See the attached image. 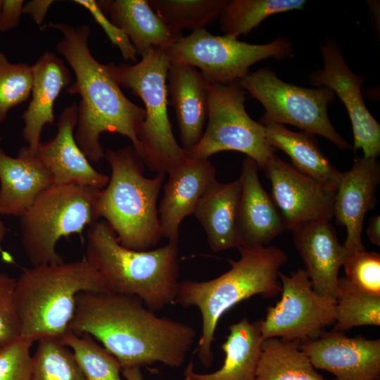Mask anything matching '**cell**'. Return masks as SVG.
I'll list each match as a JSON object with an SVG mask.
<instances>
[{"label": "cell", "instance_id": "cell-1", "mask_svg": "<svg viewBox=\"0 0 380 380\" xmlns=\"http://www.w3.org/2000/svg\"><path fill=\"white\" fill-rule=\"evenodd\" d=\"M69 330L101 342L122 369L158 362L179 367L196 336L192 327L157 316L137 296L103 291L77 296Z\"/></svg>", "mask_w": 380, "mask_h": 380}, {"label": "cell", "instance_id": "cell-2", "mask_svg": "<svg viewBox=\"0 0 380 380\" xmlns=\"http://www.w3.org/2000/svg\"><path fill=\"white\" fill-rule=\"evenodd\" d=\"M45 28L62 33L63 38L56 49L75 76V81L66 92L80 96L75 139L81 151L89 162L99 163L104 158L100 137L108 132L128 138L141 156L138 132L145 118V110L123 94L113 63L102 64L91 54L89 47L90 27L50 23L44 25Z\"/></svg>", "mask_w": 380, "mask_h": 380}, {"label": "cell", "instance_id": "cell-3", "mask_svg": "<svg viewBox=\"0 0 380 380\" xmlns=\"http://www.w3.org/2000/svg\"><path fill=\"white\" fill-rule=\"evenodd\" d=\"M240 258L229 259L231 268L208 281L179 282L175 303L183 308L196 307L202 319L198 341V357L205 367L213 362L212 345L221 317L243 300L260 295L271 298L281 291L279 269L288 260L286 253L274 246L239 247Z\"/></svg>", "mask_w": 380, "mask_h": 380}, {"label": "cell", "instance_id": "cell-4", "mask_svg": "<svg viewBox=\"0 0 380 380\" xmlns=\"http://www.w3.org/2000/svg\"><path fill=\"white\" fill-rule=\"evenodd\" d=\"M178 244L153 250L122 246L105 220L87 230L84 259L101 274L108 292L134 296L153 312L174 304L179 285Z\"/></svg>", "mask_w": 380, "mask_h": 380}, {"label": "cell", "instance_id": "cell-5", "mask_svg": "<svg viewBox=\"0 0 380 380\" xmlns=\"http://www.w3.org/2000/svg\"><path fill=\"white\" fill-rule=\"evenodd\" d=\"M108 292L101 274L85 260L32 266L16 279L20 336L33 342L61 338L69 330L77 296Z\"/></svg>", "mask_w": 380, "mask_h": 380}, {"label": "cell", "instance_id": "cell-6", "mask_svg": "<svg viewBox=\"0 0 380 380\" xmlns=\"http://www.w3.org/2000/svg\"><path fill=\"white\" fill-rule=\"evenodd\" d=\"M104 158L111 175L101 190L98 216L105 219L122 246L148 251L163 237L157 201L165 175L144 176V163L132 146L108 148Z\"/></svg>", "mask_w": 380, "mask_h": 380}, {"label": "cell", "instance_id": "cell-7", "mask_svg": "<svg viewBox=\"0 0 380 380\" xmlns=\"http://www.w3.org/2000/svg\"><path fill=\"white\" fill-rule=\"evenodd\" d=\"M170 64L165 49L151 50L134 65L113 63L120 86L139 97L145 106V118L138 132L143 162L149 170L163 175L187 157L174 136L168 116Z\"/></svg>", "mask_w": 380, "mask_h": 380}, {"label": "cell", "instance_id": "cell-8", "mask_svg": "<svg viewBox=\"0 0 380 380\" xmlns=\"http://www.w3.org/2000/svg\"><path fill=\"white\" fill-rule=\"evenodd\" d=\"M101 189L54 184L44 190L20 217L21 241L32 266L63 262L56 252L62 237L81 233L99 220Z\"/></svg>", "mask_w": 380, "mask_h": 380}, {"label": "cell", "instance_id": "cell-9", "mask_svg": "<svg viewBox=\"0 0 380 380\" xmlns=\"http://www.w3.org/2000/svg\"><path fill=\"white\" fill-rule=\"evenodd\" d=\"M240 83L265 108L261 121L291 125L319 135L341 150L351 148L329 120L328 106L335 100V94L331 89L324 87L306 88L286 82L268 68L249 72Z\"/></svg>", "mask_w": 380, "mask_h": 380}, {"label": "cell", "instance_id": "cell-10", "mask_svg": "<svg viewBox=\"0 0 380 380\" xmlns=\"http://www.w3.org/2000/svg\"><path fill=\"white\" fill-rule=\"evenodd\" d=\"M293 44L285 37L263 44H252L205 29L192 31L165 49L170 63L198 68L209 84L240 81L255 63L274 58L293 56Z\"/></svg>", "mask_w": 380, "mask_h": 380}, {"label": "cell", "instance_id": "cell-11", "mask_svg": "<svg viewBox=\"0 0 380 380\" xmlns=\"http://www.w3.org/2000/svg\"><path fill=\"white\" fill-rule=\"evenodd\" d=\"M246 91L240 81L209 84L207 127L198 146L187 156L208 160L222 151H237L264 170L275 149L266 139L264 126L245 108Z\"/></svg>", "mask_w": 380, "mask_h": 380}, {"label": "cell", "instance_id": "cell-12", "mask_svg": "<svg viewBox=\"0 0 380 380\" xmlns=\"http://www.w3.org/2000/svg\"><path fill=\"white\" fill-rule=\"evenodd\" d=\"M281 298L260 320L263 339L272 337L303 341L315 338L335 323L336 299L318 294L303 268L290 276L279 272Z\"/></svg>", "mask_w": 380, "mask_h": 380}, {"label": "cell", "instance_id": "cell-13", "mask_svg": "<svg viewBox=\"0 0 380 380\" xmlns=\"http://www.w3.org/2000/svg\"><path fill=\"white\" fill-rule=\"evenodd\" d=\"M324 66L312 72L309 80L316 87L331 89L342 101L351 122L354 150L363 157L377 158L380 154V125L366 106L361 91L366 77L353 72L338 45L328 39L320 44Z\"/></svg>", "mask_w": 380, "mask_h": 380}, {"label": "cell", "instance_id": "cell-14", "mask_svg": "<svg viewBox=\"0 0 380 380\" xmlns=\"http://www.w3.org/2000/svg\"><path fill=\"white\" fill-rule=\"evenodd\" d=\"M264 170L271 183L272 198L286 229L293 231L308 223L329 221L333 217L336 192L276 154Z\"/></svg>", "mask_w": 380, "mask_h": 380}, {"label": "cell", "instance_id": "cell-15", "mask_svg": "<svg viewBox=\"0 0 380 380\" xmlns=\"http://www.w3.org/2000/svg\"><path fill=\"white\" fill-rule=\"evenodd\" d=\"M300 349L315 368L334 380H377L380 374V339L349 337L332 330L300 341Z\"/></svg>", "mask_w": 380, "mask_h": 380}, {"label": "cell", "instance_id": "cell-16", "mask_svg": "<svg viewBox=\"0 0 380 380\" xmlns=\"http://www.w3.org/2000/svg\"><path fill=\"white\" fill-rule=\"evenodd\" d=\"M379 181L377 158H357L349 170L341 172L334 197L333 217L346 229L347 236L343 245L346 255L365 250L362 239L364 219L376 205Z\"/></svg>", "mask_w": 380, "mask_h": 380}, {"label": "cell", "instance_id": "cell-17", "mask_svg": "<svg viewBox=\"0 0 380 380\" xmlns=\"http://www.w3.org/2000/svg\"><path fill=\"white\" fill-rule=\"evenodd\" d=\"M77 105L73 103L61 113L56 136L41 143L35 153L51 173L54 184H77L103 189L110 177L96 171L80 148L74 130Z\"/></svg>", "mask_w": 380, "mask_h": 380}, {"label": "cell", "instance_id": "cell-18", "mask_svg": "<svg viewBox=\"0 0 380 380\" xmlns=\"http://www.w3.org/2000/svg\"><path fill=\"white\" fill-rule=\"evenodd\" d=\"M168 175L158 217L163 237L178 244L180 224L194 214L198 201L216 180L215 168L208 159L187 156Z\"/></svg>", "mask_w": 380, "mask_h": 380}, {"label": "cell", "instance_id": "cell-19", "mask_svg": "<svg viewBox=\"0 0 380 380\" xmlns=\"http://www.w3.org/2000/svg\"><path fill=\"white\" fill-rule=\"evenodd\" d=\"M291 232L312 289L319 295L335 299L338 272L346 253L334 227L329 220H319Z\"/></svg>", "mask_w": 380, "mask_h": 380}, {"label": "cell", "instance_id": "cell-20", "mask_svg": "<svg viewBox=\"0 0 380 380\" xmlns=\"http://www.w3.org/2000/svg\"><path fill=\"white\" fill-rule=\"evenodd\" d=\"M256 162L246 156L239 177L238 209L240 247L264 246L280 234L285 225L272 198L263 189Z\"/></svg>", "mask_w": 380, "mask_h": 380}, {"label": "cell", "instance_id": "cell-21", "mask_svg": "<svg viewBox=\"0 0 380 380\" xmlns=\"http://www.w3.org/2000/svg\"><path fill=\"white\" fill-rule=\"evenodd\" d=\"M208 86L195 68L170 63L167 75L169 103L175 110L181 146L186 154L198 146L204 133L208 120Z\"/></svg>", "mask_w": 380, "mask_h": 380}, {"label": "cell", "instance_id": "cell-22", "mask_svg": "<svg viewBox=\"0 0 380 380\" xmlns=\"http://www.w3.org/2000/svg\"><path fill=\"white\" fill-rule=\"evenodd\" d=\"M31 101L23 114L22 134L32 153L41 144L44 127L52 125L54 103L61 91L71 84L69 69L63 61L50 51H45L32 65Z\"/></svg>", "mask_w": 380, "mask_h": 380}, {"label": "cell", "instance_id": "cell-23", "mask_svg": "<svg viewBox=\"0 0 380 380\" xmlns=\"http://www.w3.org/2000/svg\"><path fill=\"white\" fill-rule=\"evenodd\" d=\"M0 215L19 217L53 184L49 171L27 146L16 158L0 148Z\"/></svg>", "mask_w": 380, "mask_h": 380}, {"label": "cell", "instance_id": "cell-24", "mask_svg": "<svg viewBox=\"0 0 380 380\" xmlns=\"http://www.w3.org/2000/svg\"><path fill=\"white\" fill-rule=\"evenodd\" d=\"M240 193L239 179L229 183L216 179L198 201L194 214L214 252L241 246L238 225Z\"/></svg>", "mask_w": 380, "mask_h": 380}, {"label": "cell", "instance_id": "cell-25", "mask_svg": "<svg viewBox=\"0 0 380 380\" xmlns=\"http://www.w3.org/2000/svg\"><path fill=\"white\" fill-rule=\"evenodd\" d=\"M110 21L128 37L137 54L143 56L155 49H167L182 35L174 33L153 10L148 0L99 1Z\"/></svg>", "mask_w": 380, "mask_h": 380}, {"label": "cell", "instance_id": "cell-26", "mask_svg": "<svg viewBox=\"0 0 380 380\" xmlns=\"http://www.w3.org/2000/svg\"><path fill=\"white\" fill-rule=\"evenodd\" d=\"M228 328L229 334L221 346L225 355L221 368L198 374L194 372L191 360L184 372V380H255L264 340L260 320L243 318Z\"/></svg>", "mask_w": 380, "mask_h": 380}, {"label": "cell", "instance_id": "cell-27", "mask_svg": "<svg viewBox=\"0 0 380 380\" xmlns=\"http://www.w3.org/2000/svg\"><path fill=\"white\" fill-rule=\"evenodd\" d=\"M264 127L268 144L286 153L292 165L336 192L341 172L334 167L318 146L315 135L305 132H293L283 125L259 121Z\"/></svg>", "mask_w": 380, "mask_h": 380}, {"label": "cell", "instance_id": "cell-28", "mask_svg": "<svg viewBox=\"0 0 380 380\" xmlns=\"http://www.w3.org/2000/svg\"><path fill=\"white\" fill-rule=\"evenodd\" d=\"M255 380H327L300 349V341L263 340Z\"/></svg>", "mask_w": 380, "mask_h": 380}, {"label": "cell", "instance_id": "cell-29", "mask_svg": "<svg viewBox=\"0 0 380 380\" xmlns=\"http://www.w3.org/2000/svg\"><path fill=\"white\" fill-rule=\"evenodd\" d=\"M305 4L303 0H228L220 14L221 28L224 35L238 39L267 18L302 10Z\"/></svg>", "mask_w": 380, "mask_h": 380}, {"label": "cell", "instance_id": "cell-30", "mask_svg": "<svg viewBox=\"0 0 380 380\" xmlns=\"http://www.w3.org/2000/svg\"><path fill=\"white\" fill-rule=\"evenodd\" d=\"M335 299L334 331L380 325V296L365 292L341 277L338 280Z\"/></svg>", "mask_w": 380, "mask_h": 380}, {"label": "cell", "instance_id": "cell-31", "mask_svg": "<svg viewBox=\"0 0 380 380\" xmlns=\"http://www.w3.org/2000/svg\"><path fill=\"white\" fill-rule=\"evenodd\" d=\"M228 0H148L149 5L175 34L183 29H205L220 16Z\"/></svg>", "mask_w": 380, "mask_h": 380}, {"label": "cell", "instance_id": "cell-32", "mask_svg": "<svg viewBox=\"0 0 380 380\" xmlns=\"http://www.w3.org/2000/svg\"><path fill=\"white\" fill-rule=\"evenodd\" d=\"M71 348L88 380H122L118 360L87 334H75L68 330L59 340Z\"/></svg>", "mask_w": 380, "mask_h": 380}, {"label": "cell", "instance_id": "cell-33", "mask_svg": "<svg viewBox=\"0 0 380 380\" xmlns=\"http://www.w3.org/2000/svg\"><path fill=\"white\" fill-rule=\"evenodd\" d=\"M32 380H88L68 347L56 338L38 341Z\"/></svg>", "mask_w": 380, "mask_h": 380}, {"label": "cell", "instance_id": "cell-34", "mask_svg": "<svg viewBox=\"0 0 380 380\" xmlns=\"http://www.w3.org/2000/svg\"><path fill=\"white\" fill-rule=\"evenodd\" d=\"M32 87V65L11 63L0 51V123L13 108L28 100Z\"/></svg>", "mask_w": 380, "mask_h": 380}, {"label": "cell", "instance_id": "cell-35", "mask_svg": "<svg viewBox=\"0 0 380 380\" xmlns=\"http://www.w3.org/2000/svg\"><path fill=\"white\" fill-rule=\"evenodd\" d=\"M346 278L360 289L380 296V255L365 250L346 256Z\"/></svg>", "mask_w": 380, "mask_h": 380}, {"label": "cell", "instance_id": "cell-36", "mask_svg": "<svg viewBox=\"0 0 380 380\" xmlns=\"http://www.w3.org/2000/svg\"><path fill=\"white\" fill-rule=\"evenodd\" d=\"M33 343L20 336L0 347V380H32Z\"/></svg>", "mask_w": 380, "mask_h": 380}, {"label": "cell", "instance_id": "cell-37", "mask_svg": "<svg viewBox=\"0 0 380 380\" xmlns=\"http://www.w3.org/2000/svg\"><path fill=\"white\" fill-rule=\"evenodd\" d=\"M15 285V279L0 272V347L20 337Z\"/></svg>", "mask_w": 380, "mask_h": 380}, {"label": "cell", "instance_id": "cell-38", "mask_svg": "<svg viewBox=\"0 0 380 380\" xmlns=\"http://www.w3.org/2000/svg\"><path fill=\"white\" fill-rule=\"evenodd\" d=\"M73 2L82 6L91 13L94 20L102 27L111 43L120 49L122 56L125 61H137L136 50L128 37L106 17L96 1L75 0Z\"/></svg>", "mask_w": 380, "mask_h": 380}, {"label": "cell", "instance_id": "cell-39", "mask_svg": "<svg viewBox=\"0 0 380 380\" xmlns=\"http://www.w3.org/2000/svg\"><path fill=\"white\" fill-rule=\"evenodd\" d=\"M23 0H3L0 18V32L16 27L23 14Z\"/></svg>", "mask_w": 380, "mask_h": 380}, {"label": "cell", "instance_id": "cell-40", "mask_svg": "<svg viewBox=\"0 0 380 380\" xmlns=\"http://www.w3.org/2000/svg\"><path fill=\"white\" fill-rule=\"evenodd\" d=\"M53 0H32L24 4L23 13L29 15L35 24L41 26Z\"/></svg>", "mask_w": 380, "mask_h": 380}, {"label": "cell", "instance_id": "cell-41", "mask_svg": "<svg viewBox=\"0 0 380 380\" xmlns=\"http://www.w3.org/2000/svg\"><path fill=\"white\" fill-rule=\"evenodd\" d=\"M369 240L373 244L380 246V216L373 215L369 222L367 229Z\"/></svg>", "mask_w": 380, "mask_h": 380}, {"label": "cell", "instance_id": "cell-42", "mask_svg": "<svg viewBox=\"0 0 380 380\" xmlns=\"http://www.w3.org/2000/svg\"><path fill=\"white\" fill-rule=\"evenodd\" d=\"M122 370L126 380H143V375L139 367H131Z\"/></svg>", "mask_w": 380, "mask_h": 380}, {"label": "cell", "instance_id": "cell-43", "mask_svg": "<svg viewBox=\"0 0 380 380\" xmlns=\"http://www.w3.org/2000/svg\"><path fill=\"white\" fill-rule=\"evenodd\" d=\"M6 227L5 226V224H4V222L0 220V243L2 242V241L4 240V238L6 235Z\"/></svg>", "mask_w": 380, "mask_h": 380}, {"label": "cell", "instance_id": "cell-44", "mask_svg": "<svg viewBox=\"0 0 380 380\" xmlns=\"http://www.w3.org/2000/svg\"><path fill=\"white\" fill-rule=\"evenodd\" d=\"M2 5H3V0H0V18H1Z\"/></svg>", "mask_w": 380, "mask_h": 380}]
</instances>
